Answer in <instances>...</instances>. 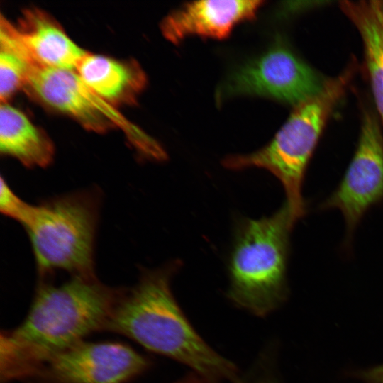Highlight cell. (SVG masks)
Returning a JSON list of instances; mask_svg holds the SVG:
<instances>
[{
    "mask_svg": "<svg viewBox=\"0 0 383 383\" xmlns=\"http://www.w3.org/2000/svg\"><path fill=\"white\" fill-rule=\"evenodd\" d=\"M121 290L94 275L42 284L23 321L1 335V380L33 377L55 355L104 330Z\"/></svg>",
    "mask_w": 383,
    "mask_h": 383,
    "instance_id": "cell-1",
    "label": "cell"
},
{
    "mask_svg": "<svg viewBox=\"0 0 383 383\" xmlns=\"http://www.w3.org/2000/svg\"><path fill=\"white\" fill-rule=\"evenodd\" d=\"M179 266L174 261L148 272L122 291L104 330L188 366L208 383H241L235 365L201 338L175 300L170 283Z\"/></svg>",
    "mask_w": 383,
    "mask_h": 383,
    "instance_id": "cell-2",
    "label": "cell"
},
{
    "mask_svg": "<svg viewBox=\"0 0 383 383\" xmlns=\"http://www.w3.org/2000/svg\"><path fill=\"white\" fill-rule=\"evenodd\" d=\"M296 222L286 202L270 216L239 222L228 263L227 296L235 305L265 316L285 299L290 235Z\"/></svg>",
    "mask_w": 383,
    "mask_h": 383,
    "instance_id": "cell-3",
    "label": "cell"
},
{
    "mask_svg": "<svg viewBox=\"0 0 383 383\" xmlns=\"http://www.w3.org/2000/svg\"><path fill=\"white\" fill-rule=\"evenodd\" d=\"M351 64L337 77L329 79L318 96L296 106L273 139L255 152L228 155L222 161L230 170L265 169L281 182L294 218L306 214L302 195L305 172L323 129L355 73Z\"/></svg>",
    "mask_w": 383,
    "mask_h": 383,
    "instance_id": "cell-4",
    "label": "cell"
},
{
    "mask_svg": "<svg viewBox=\"0 0 383 383\" xmlns=\"http://www.w3.org/2000/svg\"><path fill=\"white\" fill-rule=\"evenodd\" d=\"M99 217L96 193L82 192L29 205L21 223L29 236L41 273L62 270L94 275V246Z\"/></svg>",
    "mask_w": 383,
    "mask_h": 383,
    "instance_id": "cell-5",
    "label": "cell"
},
{
    "mask_svg": "<svg viewBox=\"0 0 383 383\" xmlns=\"http://www.w3.org/2000/svg\"><path fill=\"white\" fill-rule=\"evenodd\" d=\"M36 101L96 133L121 129L143 157L164 161L167 153L151 136L91 90L75 70L35 67L25 87Z\"/></svg>",
    "mask_w": 383,
    "mask_h": 383,
    "instance_id": "cell-6",
    "label": "cell"
},
{
    "mask_svg": "<svg viewBox=\"0 0 383 383\" xmlns=\"http://www.w3.org/2000/svg\"><path fill=\"white\" fill-rule=\"evenodd\" d=\"M328 81L289 48L277 43L233 71L221 87L218 96H265L295 107L319 95Z\"/></svg>",
    "mask_w": 383,
    "mask_h": 383,
    "instance_id": "cell-7",
    "label": "cell"
},
{
    "mask_svg": "<svg viewBox=\"0 0 383 383\" xmlns=\"http://www.w3.org/2000/svg\"><path fill=\"white\" fill-rule=\"evenodd\" d=\"M383 200V137L377 116L363 113L355 154L337 188L321 204L343 215L350 241L365 213Z\"/></svg>",
    "mask_w": 383,
    "mask_h": 383,
    "instance_id": "cell-8",
    "label": "cell"
},
{
    "mask_svg": "<svg viewBox=\"0 0 383 383\" xmlns=\"http://www.w3.org/2000/svg\"><path fill=\"white\" fill-rule=\"evenodd\" d=\"M149 365L125 344L82 341L52 357L32 377L42 383H126Z\"/></svg>",
    "mask_w": 383,
    "mask_h": 383,
    "instance_id": "cell-9",
    "label": "cell"
},
{
    "mask_svg": "<svg viewBox=\"0 0 383 383\" xmlns=\"http://www.w3.org/2000/svg\"><path fill=\"white\" fill-rule=\"evenodd\" d=\"M263 2L258 0L189 2L165 17L160 29L165 38L173 43L190 35L223 38L236 24L253 18Z\"/></svg>",
    "mask_w": 383,
    "mask_h": 383,
    "instance_id": "cell-10",
    "label": "cell"
},
{
    "mask_svg": "<svg viewBox=\"0 0 383 383\" xmlns=\"http://www.w3.org/2000/svg\"><path fill=\"white\" fill-rule=\"evenodd\" d=\"M16 28L38 66L75 70L87 52L69 37L53 17L40 9L23 11Z\"/></svg>",
    "mask_w": 383,
    "mask_h": 383,
    "instance_id": "cell-11",
    "label": "cell"
},
{
    "mask_svg": "<svg viewBox=\"0 0 383 383\" xmlns=\"http://www.w3.org/2000/svg\"><path fill=\"white\" fill-rule=\"evenodd\" d=\"M75 71L91 90L116 108L135 103L147 84L145 72L132 60L87 52Z\"/></svg>",
    "mask_w": 383,
    "mask_h": 383,
    "instance_id": "cell-12",
    "label": "cell"
},
{
    "mask_svg": "<svg viewBox=\"0 0 383 383\" xmlns=\"http://www.w3.org/2000/svg\"><path fill=\"white\" fill-rule=\"evenodd\" d=\"M0 150L28 167H45L53 160L50 137L9 102L0 106Z\"/></svg>",
    "mask_w": 383,
    "mask_h": 383,
    "instance_id": "cell-13",
    "label": "cell"
},
{
    "mask_svg": "<svg viewBox=\"0 0 383 383\" xmlns=\"http://www.w3.org/2000/svg\"><path fill=\"white\" fill-rule=\"evenodd\" d=\"M340 6L361 36L372 91L383 123V1H343Z\"/></svg>",
    "mask_w": 383,
    "mask_h": 383,
    "instance_id": "cell-14",
    "label": "cell"
},
{
    "mask_svg": "<svg viewBox=\"0 0 383 383\" xmlns=\"http://www.w3.org/2000/svg\"><path fill=\"white\" fill-rule=\"evenodd\" d=\"M38 65L21 40L16 26L4 16L0 21V99L6 103L26 87Z\"/></svg>",
    "mask_w": 383,
    "mask_h": 383,
    "instance_id": "cell-15",
    "label": "cell"
},
{
    "mask_svg": "<svg viewBox=\"0 0 383 383\" xmlns=\"http://www.w3.org/2000/svg\"><path fill=\"white\" fill-rule=\"evenodd\" d=\"M29 204L20 199L10 188L7 182L1 177L0 210L9 216L20 223L26 212Z\"/></svg>",
    "mask_w": 383,
    "mask_h": 383,
    "instance_id": "cell-16",
    "label": "cell"
},
{
    "mask_svg": "<svg viewBox=\"0 0 383 383\" xmlns=\"http://www.w3.org/2000/svg\"><path fill=\"white\" fill-rule=\"evenodd\" d=\"M357 377L366 383H383V365L361 371Z\"/></svg>",
    "mask_w": 383,
    "mask_h": 383,
    "instance_id": "cell-17",
    "label": "cell"
},
{
    "mask_svg": "<svg viewBox=\"0 0 383 383\" xmlns=\"http://www.w3.org/2000/svg\"><path fill=\"white\" fill-rule=\"evenodd\" d=\"M174 383H207L205 380L201 378L197 374L193 373L192 374L188 375L182 379L177 381Z\"/></svg>",
    "mask_w": 383,
    "mask_h": 383,
    "instance_id": "cell-18",
    "label": "cell"
},
{
    "mask_svg": "<svg viewBox=\"0 0 383 383\" xmlns=\"http://www.w3.org/2000/svg\"><path fill=\"white\" fill-rule=\"evenodd\" d=\"M248 383H276V382L272 378L265 376V377H260Z\"/></svg>",
    "mask_w": 383,
    "mask_h": 383,
    "instance_id": "cell-19",
    "label": "cell"
}]
</instances>
